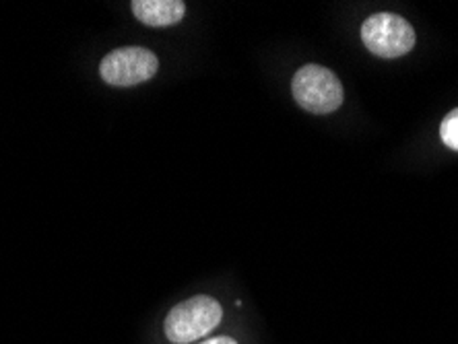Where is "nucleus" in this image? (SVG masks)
<instances>
[{
	"label": "nucleus",
	"instance_id": "obj_1",
	"mask_svg": "<svg viewBox=\"0 0 458 344\" xmlns=\"http://www.w3.org/2000/svg\"><path fill=\"white\" fill-rule=\"evenodd\" d=\"M292 93L298 105L316 116L336 112L345 99L339 77L318 64H306L293 74Z\"/></svg>",
	"mask_w": 458,
	"mask_h": 344
},
{
	"label": "nucleus",
	"instance_id": "obj_2",
	"mask_svg": "<svg viewBox=\"0 0 458 344\" xmlns=\"http://www.w3.org/2000/svg\"><path fill=\"white\" fill-rule=\"evenodd\" d=\"M221 315H224V309L219 301L207 295H197L172 307L164 323L165 336L174 344L194 342L200 336L213 332V328L219 326Z\"/></svg>",
	"mask_w": 458,
	"mask_h": 344
},
{
	"label": "nucleus",
	"instance_id": "obj_3",
	"mask_svg": "<svg viewBox=\"0 0 458 344\" xmlns=\"http://www.w3.org/2000/svg\"><path fill=\"white\" fill-rule=\"evenodd\" d=\"M361 42L380 58H401L413 50L415 29L394 13H376L361 23Z\"/></svg>",
	"mask_w": 458,
	"mask_h": 344
},
{
	"label": "nucleus",
	"instance_id": "obj_4",
	"mask_svg": "<svg viewBox=\"0 0 458 344\" xmlns=\"http://www.w3.org/2000/svg\"><path fill=\"white\" fill-rule=\"evenodd\" d=\"M159 69V60L151 50L140 46H124L104 56L99 74L107 85L134 87L147 83Z\"/></svg>",
	"mask_w": 458,
	"mask_h": 344
},
{
	"label": "nucleus",
	"instance_id": "obj_5",
	"mask_svg": "<svg viewBox=\"0 0 458 344\" xmlns=\"http://www.w3.org/2000/svg\"><path fill=\"white\" fill-rule=\"evenodd\" d=\"M134 17L149 27H170L182 21L186 4L182 0H134Z\"/></svg>",
	"mask_w": 458,
	"mask_h": 344
},
{
	"label": "nucleus",
	"instance_id": "obj_6",
	"mask_svg": "<svg viewBox=\"0 0 458 344\" xmlns=\"http://www.w3.org/2000/svg\"><path fill=\"white\" fill-rule=\"evenodd\" d=\"M440 138L453 151H458V107L446 113L440 124Z\"/></svg>",
	"mask_w": 458,
	"mask_h": 344
},
{
	"label": "nucleus",
	"instance_id": "obj_7",
	"mask_svg": "<svg viewBox=\"0 0 458 344\" xmlns=\"http://www.w3.org/2000/svg\"><path fill=\"white\" fill-rule=\"evenodd\" d=\"M199 344H238L233 339H229V336H215V339H208L205 342H199Z\"/></svg>",
	"mask_w": 458,
	"mask_h": 344
}]
</instances>
